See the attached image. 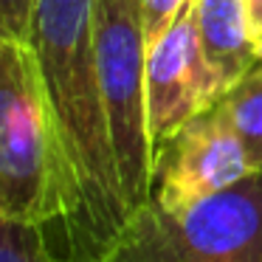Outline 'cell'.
<instances>
[{
	"instance_id": "6da1fadb",
	"label": "cell",
	"mask_w": 262,
	"mask_h": 262,
	"mask_svg": "<svg viewBox=\"0 0 262 262\" xmlns=\"http://www.w3.org/2000/svg\"><path fill=\"white\" fill-rule=\"evenodd\" d=\"M93 3L96 0H37L29 37L82 194L76 262H96L133 214L99 82Z\"/></svg>"
},
{
	"instance_id": "7a4b0ae2",
	"label": "cell",
	"mask_w": 262,
	"mask_h": 262,
	"mask_svg": "<svg viewBox=\"0 0 262 262\" xmlns=\"http://www.w3.org/2000/svg\"><path fill=\"white\" fill-rule=\"evenodd\" d=\"M0 217L57 228L54 245L76 262L82 194L65 152L31 42L0 40Z\"/></svg>"
},
{
	"instance_id": "3957f363",
	"label": "cell",
	"mask_w": 262,
	"mask_h": 262,
	"mask_svg": "<svg viewBox=\"0 0 262 262\" xmlns=\"http://www.w3.org/2000/svg\"><path fill=\"white\" fill-rule=\"evenodd\" d=\"M96 262H262V166L183 209L138 206Z\"/></svg>"
},
{
	"instance_id": "277c9868",
	"label": "cell",
	"mask_w": 262,
	"mask_h": 262,
	"mask_svg": "<svg viewBox=\"0 0 262 262\" xmlns=\"http://www.w3.org/2000/svg\"><path fill=\"white\" fill-rule=\"evenodd\" d=\"M93 48L119 158L121 186L136 211L152 200V141L147 121V34L138 0L93 3Z\"/></svg>"
},
{
	"instance_id": "5b68a950",
	"label": "cell",
	"mask_w": 262,
	"mask_h": 262,
	"mask_svg": "<svg viewBox=\"0 0 262 262\" xmlns=\"http://www.w3.org/2000/svg\"><path fill=\"white\" fill-rule=\"evenodd\" d=\"M251 169L243 141L214 104L155 149L152 200L164 209H183L243 181Z\"/></svg>"
},
{
	"instance_id": "8992f818",
	"label": "cell",
	"mask_w": 262,
	"mask_h": 262,
	"mask_svg": "<svg viewBox=\"0 0 262 262\" xmlns=\"http://www.w3.org/2000/svg\"><path fill=\"white\" fill-rule=\"evenodd\" d=\"M220 99L223 88L203 57L189 3L169 31L147 51V121L152 158L155 149L169 141L189 119L214 107Z\"/></svg>"
},
{
	"instance_id": "52a82bcc",
	"label": "cell",
	"mask_w": 262,
	"mask_h": 262,
	"mask_svg": "<svg viewBox=\"0 0 262 262\" xmlns=\"http://www.w3.org/2000/svg\"><path fill=\"white\" fill-rule=\"evenodd\" d=\"M192 12L203 57L226 96L259 62L243 0H192Z\"/></svg>"
},
{
	"instance_id": "ba28073f",
	"label": "cell",
	"mask_w": 262,
	"mask_h": 262,
	"mask_svg": "<svg viewBox=\"0 0 262 262\" xmlns=\"http://www.w3.org/2000/svg\"><path fill=\"white\" fill-rule=\"evenodd\" d=\"M226 121L243 141L254 169L262 166V59L217 102Z\"/></svg>"
},
{
	"instance_id": "9c48e42d",
	"label": "cell",
	"mask_w": 262,
	"mask_h": 262,
	"mask_svg": "<svg viewBox=\"0 0 262 262\" xmlns=\"http://www.w3.org/2000/svg\"><path fill=\"white\" fill-rule=\"evenodd\" d=\"M0 262H68L46 226L0 217Z\"/></svg>"
},
{
	"instance_id": "30bf717a",
	"label": "cell",
	"mask_w": 262,
	"mask_h": 262,
	"mask_svg": "<svg viewBox=\"0 0 262 262\" xmlns=\"http://www.w3.org/2000/svg\"><path fill=\"white\" fill-rule=\"evenodd\" d=\"M192 0H138L144 20V34H147V48L158 42L169 31V26L178 20V14L189 6Z\"/></svg>"
},
{
	"instance_id": "8fae6325",
	"label": "cell",
	"mask_w": 262,
	"mask_h": 262,
	"mask_svg": "<svg viewBox=\"0 0 262 262\" xmlns=\"http://www.w3.org/2000/svg\"><path fill=\"white\" fill-rule=\"evenodd\" d=\"M37 0H0V40L29 42Z\"/></svg>"
},
{
	"instance_id": "7c38bea8",
	"label": "cell",
	"mask_w": 262,
	"mask_h": 262,
	"mask_svg": "<svg viewBox=\"0 0 262 262\" xmlns=\"http://www.w3.org/2000/svg\"><path fill=\"white\" fill-rule=\"evenodd\" d=\"M245 9V20H248V29L254 37L262 34V0H243Z\"/></svg>"
},
{
	"instance_id": "4fadbf2b",
	"label": "cell",
	"mask_w": 262,
	"mask_h": 262,
	"mask_svg": "<svg viewBox=\"0 0 262 262\" xmlns=\"http://www.w3.org/2000/svg\"><path fill=\"white\" fill-rule=\"evenodd\" d=\"M256 54H259V59H262V34L256 37Z\"/></svg>"
}]
</instances>
